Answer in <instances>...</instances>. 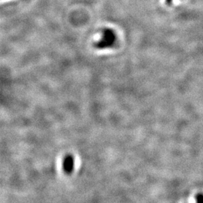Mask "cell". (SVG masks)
Returning <instances> with one entry per match:
<instances>
[{
  "label": "cell",
  "instance_id": "6da1fadb",
  "mask_svg": "<svg viewBox=\"0 0 203 203\" xmlns=\"http://www.w3.org/2000/svg\"><path fill=\"white\" fill-rule=\"evenodd\" d=\"M115 41V36L112 30H106L104 32L103 38L100 42L97 44V48L103 49L110 47Z\"/></svg>",
  "mask_w": 203,
  "mask_h": 203
},
{
  "label": "cell",
  "instance_id": "7a4b0ae2",
  "mask_svg": "<svg viewBox=\"0 0 203 203\" xmlns=\"http://www.w3.org/2000/svg\"><path fill=\"white\" fill-rule=\"evenodd\" d=\"M75 169V158L72 155H67L63 160V170L64 172L69 175L71 174Z\"/></svg>",
  "mask_w": 203,
  "mask_h": 203
},
{
  "label": "cell",
  "instance_id": "3957f363",
  "mask_svg": "<svg viewBox=\"0 0 203 203\" xmlns=\"http://www.w3.org/2000/svg\"><path fill=\"white\" fill-rule=\"evenodd\" d=\"M197 202H203V195L202 194H199L197 195L195 197Z\"/></svg>",
  "mask_w": 203,
  "mask_h": 203
},
{
  "label": "cell",
  "instance_id": "277c9868",
  "mask_svg": "<svg viewBox=\"0 0 203 203\" xmlns=\"http://www.w3.org/2000/svg\"><path fill=\"white\" fill-rule=\"evenodd\" d=\"M172 1V0H167V3H171V2Z\"/></svg>",
  "mask_w": 203,
  "mask_h": 203
}]
</instances>
